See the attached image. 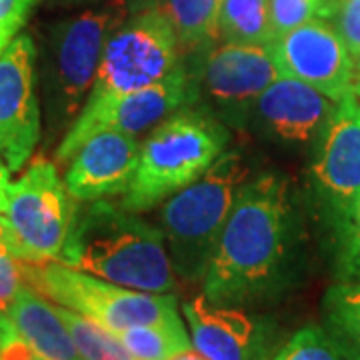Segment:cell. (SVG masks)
Wrapping results in <instances>:
<instances>
[{
    "mask_svg": "<svg viewBox=\"0 0 360 360\" xmlns=\"http://www.w3.org/2000/svg\"><path fill=\"white\" fill-rule=\"evenodd\" d=\"M335 28L354 60H360V0H338L330 6Z\"/></svg>",
    "mask_w": 360,
    "mask_h": 360,
    "instance_id": "obj_26",
    "label": "cell"
},
{
    "mask_svg": "<svg viewBox=\"0 0 360 360\" xmlns=\"http://www.w3.org/2000/svg\"><path fill=\"white\" fill-rule=\"evenodd\" d=\"M60 262L132 290L170 295L176 288L162 231L106 198L78 208Z\"/></svg>",
    "mask_w": 360,
    "mask_h": 360,
    "instance_id": "obj_2",
    "label": "cell"
},
{
    "mask_svg": "<svg viewBox=\"0 0 360 360\" xmlns=\"http://www.w3.org/2000/svg\"><path fill=\"white\" fill-rule=\"evenodd\" d=\"M193 347L208 360H262L264 324L238 307L212 304L205 295L182 302Z\"/></svg>",
    "mask_w": 360,
    "mask_h": 360,
    "instance_id": "obj_16",
    "label": "cell"
},
{
    "mask_svg": "<svg viewBox=\"0 0 360 360\" xmlns=\"http://www.w3.org/2000/svg\"><path fill=\"white\" fill-rule=\"evenodd\" d=\"M40 0H0V51L20 32Z\"/></svg>",
    "mask_w": 360,
    "mask_h": 360,
    "instance_id": "obj_27",
    "label": "cell"
},
{
    "mask_svg": "<svg viewBox=\"0 0 360 360\" xmlns=\"http://www.w3.org/2000/svg\"><path fill=\"white\" fill-rule=\"evenodd\" d=\"M322 328L347 360H360V283H338L322 298Z\"/></svg>",
    "mask_w": 360,
    "mask_h": 360,
    "instance_id": "obj_18",
    "label": "cell"
},
{
    "mask_svg": "<svg viewBox=\"0 0 360 360\" xmlns=\"http://www.w3.org/2000/svg\"><path fill=\"white\" fill-rule=\"evenodd\" d=\"M272 360H347L322 326H304L284 345Z\"/></svg>",
    "mask_w": 360,
    "mask_h": 360,
    "instance_id": "obj_25",
    "label": "cell"
},
{
    "mask_svg": "<svg viewBox=\"0 0 360 360\" xmlns=\"http://www.w3.org/2000/svg\"><path fill=\"white\" fill-rule=\"evenodd\" d=\"M248 180L250 165L243 153L224 150L200 179L165 200L160 231L172 269L182 281H202L220 232Z\"/></svg>",
    "mask_w": 360,
    "mask_h": 360,
    "instance_id": "obj_5",
    "label": "cell"
},
{
    "mask_svg": "<svg viewBox=\"0 0 360 360\" xmlns=\"http://www.w3.org/2000/svg\"><path fill=\"white\" fill-rule=\"evenodd\" d=\"M26 284L22 260L8 252H0V310L11 309L14 298Z\"/></svg>",
    "mask_w": 360,
    "mask_h": 360,
    "instance_id": "obj_28",
    "label": "cell"
},
{
    "mask_svg": "<svg viewBox=\"0 0 360 360\" xmlns=\"http://www.w3.org/2000/svg\"><path fill=\"white\" fill-rule=\"evenodd\" d=\"M42 134L37 44L18 32L0 51V158L11 172L25 167Z\"/></svg>",
    "mask_w": 360,
    "mask_h": 360,
    "instance_id": "obj_10",
    "label": "cell"
},
{
    "mask_svg": "<svg viewBox=\"0 0 360 360\" xmlns=\"http://www.w3.org/2000/svg\"><path fill=\"white\" fill-rule=\"evenodd\" d=\"M0 252H8V255L20 258V260L30 262V257H28L26 248L18 240V236H16L13 224H11L8 217H6V212H2V210H0Z\"/></svg>",
    "mask_w": 360,
    "mask_h": 360,
    "instance_id": "obj_30",
    "label": "cell"
},
{
    "mask_svg": "<svg viewBox=\"0 0 360 360\" xmlns=\"http://www.w3.org/2000/svg\"><path fill=\"white\" fill-rule=\"evenodd\" d=\"M54 8H78V6H94L106 0H46Z\"/></svg>",
    "mask_w": 360,
    "mask_h": 360,
    "instance_id": "obj_32",
    "label": "cell"
},
{
    "mask_svg": "<svg viewBox=\"0 0 360 360\" xmlns=\"http://www.w3.org/2000/svg\"><path fill=\"white\" fill-rule=\"evenodd\" d=\"M0 360H44L20 336L4 310H0Z\"/></svg>",
    "mask_w": 360,
    "mask_h": 360,
    "instance_id": "obj_29",
    "label": "cell"
},
{
    "mask_svg": "<svg viewBox=\"0 0 360 360\" xmlns=\"http://www.w3.org/2000/svg\"><path fill=\"white\" fill-rule=\"evenodd\" d=\"M281 75L272 44L224 42L208 52L202 63L198 90L208 98V110L220 120L245 124L250 106Z\"/></svg>",
    "mask_w": 360,
    "mask_h": 360,
    "instance_id": "obj_11",
    "label": "cell"
},
{
    "mask_svg": "<svg viewBox=\"0 0 360 360\" xmlns=\"http://www.w3.org/2000/svg\"><path fill=\"white\" fill-rule=\"evenodd\" d=\"M168 360H208L205 354H200L198 350L194 347H188V348H182L179 352H174L172 356Z\"/></svg>",
    "mask_w": 360,
    "mask_h": 360,
    "instance_id": "obj_33",
    "label": "cell"
},
{
    "mask_svg": "<svg viewBox=\"0 0 360 360\" xmlns=\"http://www.w3.org/2000/svg\"><path fill=\"white\" fill-rule=\"evenodd\" d=\"M112 360H134V359H130L129 354H120V356H116V359H112Z\"/></svg>",
    "mask_w": 360,
    "mask_h": 360,
    "instance_id": "obj_35",
    "label": "cell"
},
{
    "mask_svg": "<svg viewBox=\"0 0 360 360\" xmlns=\"http://www.w3.org/2000/svg\"><path fill=\"white\" fill-rule=\"evenodd\" d=\"M179 65L180 44L172 22L156 2L142 4L110 34L89 101L156 84Z\"/></svg>",
    "mask_w": 360,
    "mask_h": 360,
    "instance_id": "obj_7",
    "label": "cell"
},
{
    "mask_svg": "<svg viewBox=\"0 0 360 360\" xmlns=\"http://www.w3.org/2000/svg\"><path fill=\"white\" fill-rule=\"evenodd\" d=\"M335 231L336 276L340 283H360V193Z\"/></svg>",
    "mask_w": 360,
    "mask_h": 360,
    "instance_id": "obj_23",
    "label": "cell"
},
{
    "mask_svg": "<svg viewBox=\"0 0 360 360\" xmlns=\"http://www.w3.org/2000/svg\"><path fill=\"white\" fill-rule=\"evenodd\" d=\"M25 281L54 304L86 316L108 333L136 324L179 321L176 296L132 290L56 260L26 262Z\"/></svg>",
    "mask_w": 360,
    "mask_h": 360,
    "instance_id": "obj_6",
    "label": "cell"
},
{
    "mask_svg": "<svg viewBox=\"0 0 360 360\" xmlns=\"http://www.w3.org/2000/svg\"><path fill=\"white\" fill-rule=\"evenodd\" d=\"M77 210V200L68 193L65 179L58 176L56 165L42 156L8 186L6 217L30 262H60Z\"/></svg>",
    "mask_w": 360,
    "mask_h": 360,
    "instance_id": "obj_9",
    "label": "cell"
},
{
    "mask_svg": "<svg viewBox=\"0 0 360 360\" xmlns=\"http://www.w3.org/2000/svg\"><path fill=\"white\" fill-rule=\"evenodd\" d=\"M153 2H158V0H153Z\"/></svg>",
    "mask_w": 360,
    "mask_h": 360,
    "instance_id": "obj_36",
    "label": "cell"
},
{
    "mask_svg": "<svg viewBox=\"0 0 360 360\" xmlns=\"http://www.w3.org/2000/svg\"><path fill=\"white\" fill-rule=\"evenodd\" d=\"M335 103L302 80L278 77L252 103L248 120L270 141L300 144L324 127Z\"/></svg>",
    "mask_w": 360,
    "mask_h": 360,
    "instance_id": "obj_15",
    "label": "cell"
},
{
    "mask_svg": "<svg viewBox=\"0 0 360 360\" xmlns=\"http://www.w3.org/2000/svg\"><path fill=\"white\" fill-rule=\"evenodd\" d=\"M8 186H11V170L0 158V210L6 212L8 208Z\"/></svg>",
    "mask_w": 360,
    "mask_h": 360,
    "instance_id": "obj_31",
    "label": "cell"
},
{
    "mask_svg": "<svg viewBox=\"0 0 360 360\" xmlns=\"http://www.w3.org/2000/svg\"><path fill=\"white\" fill-rule=\"evenodd\" d=\"M142 4L153 0H106L49 26L44 46L37 52V86L49 141L72 127L89 101L110 34Z\"/></svg>",
    "mask_w": 360,
    "mask_h": 360,
    "instance_id": "obj_3",
    "label": "cell"
},
{
    "mask_svg": "<svg viewBox=\"0 0 360 360\" xmlns=\"http://www.w3.org/2000/svg\"><path fill=\"white\" fill-rule=\"evenodd\" d=\"M274 63L283 77L302 80L338 101L352 86V56L336 28L314 18L272 42Z\"/></svg>",
    "mask_w": 360,
    "mask_h": 360,
    "instance_id": "obj_13",
    "label": "cell"
},
{
    "mask_svg": "<svg viewBox=\"0 0 360 360\" xmlns=\"http://www.w3.org/2000/svg\"><path fill=\"white\" fill-rule=\"evenodd\" d=\"M292 246V205L288 180L278 172L250 179L202 276V295L212 304L246 307L270 298L286 281Z\"/></svg>",
    "mask_w": 360,
    "mask_h": 360,
    "instance_id": "obj_1",
    "label": "cell"
},
{
    "mask_svg": "<svg viewBox=\"0 0 360 360\" xmlns=\"http://www.w3.org/2000/svg\"><path fill=\"white\" fill-rule=\"evenodd\" d=\"M198 92V78L186 66L179 65L156 84L89 101L58 142L54 158L58 165H66L80 144L101 130H115L132 136L148 134L165 118L196 103Z\"/></svg>",
    "mask_w": 360,
    "mask_h": 360,
    "instance_id": "obj_8",
    "label": "cell"
},
{
    "mask_svg": "<svg viewBox=\"0 0 360 360\" xmlns=\"http://www.w3.org/2000/svg\"><path fill=\"white\" fill-rule=\"evenodd\" d=\"M350 92L356 96V101L360 103V78L359 80H352V86H350Z\"/></svg>",
    "mask_w": 360,
    "mask_h": 360,
    "instance_id": "obj_34",
    "label": "cell"
},
{
    "mask_svg": "<svg viewBox=\"0 0 360 360\" xmlns=\"http://www.w3.org/2000/svg\"><path fill=\"white\" fill-rule=\"evenodd\" d=\"M312 182L335 226L360 193V103L347 92L321 129Z\"/></svg>",
    "mask_w": 360,
    "mask_h": 360,
    "instance_id": "obj_12",
    "label": "cell"
},
{
    "mask_svg": "<svg viewBox=\"0 0 360 360\" xmlns=\"http://www.w3.org/2000/svg\"><path fill=\"white\" fill-rule=\"evenodd\" d=\"M110 335L134 360H168L182 348L193 347L182 319L162 324H136Z\"/></svg>",
    "mask_w": 360,
    "mask_h": 360,
    "instance_id": "obj_20",
    "label": "cell"
},
{
    "mask_svg": "<svg viewBox=\"0 0 360 360\" xmlns=\"http://www.w3.org/2000/svg\"><path fill=\"white\" fill-rule=\"evenodd\" d=\"M222 0H158L174 26L180 52L198 51L219 39V14Z\"/></svg>",
    "mask_w": 360,
    "mask_h": 360,
    "instance_id": "obj_19",
    "label": "cell"
},
{
    "mask_svg": "<svg viewBox=\"0 0 360 360\" xmlns=\"http://www.w3.org/2000/svg\"><path fill=\"white\" fill-rule=\"evenodd\" d=\"M359 68H360V60H359Z\"/></svg>",
    "mask_w": 360,
    "mask_h": 360,
    "instance_id": "obj_37",
    "label": "cell"
},
{
    "mask_svg": "<svg viewBox=\"0 0 360 360\" xmlns=\"http://www.w3.org/2000/svg\"><path fill=\"white\" fill-rule=\"evenodd\" d=\"M16 330L44 360H82L56 304L25 284L6 310Z\"/></svg>",
    "mask_w": 360,
    "mask_h": 360,
    "instance_id": "obj_17",
    "label": "cell"
},
{
    "mask_svg": "<svg viewBox=\"0 0 360 360\" xmlns=\"http://www.w3.org/2000/svg\"><path fill=\"white\" fill-rule=\"evenodd\" d=\"M219 39L231 44H272L269 0H222Z\"/></svg>",
    "mask_w": 360,
    "mask_h": 360,
    "instance_id": "obj_21",
    "label": "cell"
},
{
    "mask_svg": "<svg viewBox=\"0 0 360 360\" xmlns=\"http://www.w3.org/2000/svg\"><path fill=\"white\" fill-rule=\"evenodd\" d=\"M274 40L310 20L330 13V0H269Z\"/></svg>",
    "mask_w": 360,
    "mask_h": 360,
    "instance_id": "obj_24",
    "label": "cell"
},
{
    "mask_svg": "<svg viewBox=\"0 0 360 360\" xmlns=\"http://www.w3.org/2000/svg\"><path fill=\"white\" fill-rule=\"evenodd\" d=\"M56 310L65 321L82 360H112L120 354H127V350L118 345L115 336L104 330L103 326H98L96 322L60 304H56Z\"/></svg>",
    "mask_w": 360,
    "mask_h": 360,
    "instance_id": "obj_22",
    "label": "cell"
},
{
    "mask_svg": "<svg viewBox=\"0 0 360 360\" xmlns=\"http://www.w3.org/2000/svg\"><path fill=\"white\" fill-rule=\"evenodd\" d=\"M231 141L219 116L202 106H184L146 134L129 191L120 206L144 212L200 179Z\"/></svg>",
    "mask_w": 360,
    "mask_h": 360,
    "instance_id": "obj_4",
    "label": "cell"
},
{
    "mask_svg": "<svg viewBox=\"0 0 360 360\" xmlns=\"http://www.w3.org/2000/svg\"><path fill=\"white\" fill-rule=\"evenodd\" d=\"M139 136L101 130L80 144L65 167V184L77 202L124 194L139 167Z\"/></svg>",
    "mask_w": 360,
    "mask_h": 360,
    "instance_id": "obj_14",
    "label": "cell"
}]
</instances>
